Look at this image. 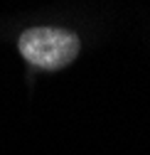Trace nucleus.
Masks as SVG:
<instances>
[{
	"label": "nucleus",
	"instance_id": "nucleus-1",
	"mask_svg": "<svg viewBox=\"0 0 150 155\" xmlns=\"http://www.w3.org/2000/svg\"><path fill=\"white\" fill-rule=\"evenodd\" d=\"M17 49L32 67L54 71L77 59L81 42L74 32L62 27H32L20 35Z\"/></svg>",
	"mask_w": 150,
	"mask_h": 155
}]
</instances>
